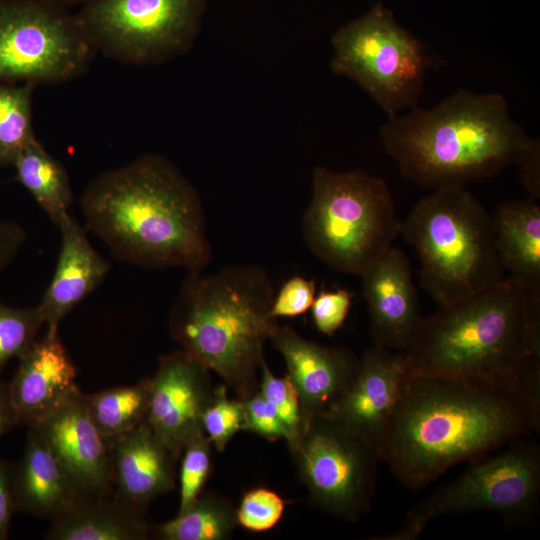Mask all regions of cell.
Segmentation results:
<instances>
[{"label": "cell", "mask_w": 540, "mask_h": 540, "mask_svg": "<svg viewBox=\"0 0 540 540\" xmlns=\"http://www.w3.org/2000/svg\"><path fill=\"white\" fill-rule=\"evenodd\" d=\"M287 366L305 418L327 414L350 383L359 357L345 347H326L277 325L270 339Z\"/></svg>", "instance_id": "obj_16"}, {"label": "cell", "mask_w": 540, "mask_h": 540, "mask_svg": "<svg viewBox=\"0 0 540 540\" xmlns=\"http://www.w3.org/2000/svg\"><path fill=\"white\" fill-rule=\"evenodd\" d=\"M379 135L401 173L433 190L496 175L533 139L511 118L504 96L466 89L388 117Z\"/></svg>", "instance_id": "obj_4"}, {"label": "cell", "mask_w": 540, "mask_h": 540, "mask_svg": "<svg viewBox=\"0 0 540 540\" xmlns=\"http://www.w3.org/2000/svg\"><path fill=\"white\" fill-rule=\"evenodd\" d=\"M400 233L417 251L421 286L439 306L501 282L492 217L464 186L434 190L419 200Z\"/></svg>", "instance_id": "obj_6"}, {"label": "cell", "mask_w": 540, "mask_h": 540, "mask_svg": "<svg viewBox=\"0 0 540 540\" xmlns=\"http://www.w3.org/2000/svg\"><path fill=\"white\" fill-rule=\"evenodd\" d=\"M408 376L403 351L374 344L359 357L350 383L327 415L379 451L381 438Z\"/></svg>", "instance_id": "obj_14"}, {"label": "cell", "mask_w": 540, "mask_h": 540, "mask_svg": "<svg viewBox=\"0 0 540 540\" xmlns=\"http://www.w3.org/2000/svg\"><path fill=\"white\" fill-rule=\"evenodd\" d=\"M331 44L333 73L357 83L388 117L418 106L430 58L383 3L341 26Z\"/></svg>", "instance_id": "obj_8"}, {"label": "cell", "mask_w": 540, "mask_h": 540, "mask_svg": "<svg viewBox=\"0 0 540 540\" xmlns=\"http://www.w3.org/2000/svg\"><path fill=\"white\" fill-rule=\"evenodd\" d=\"M15 510L53 520L85 496L78 490L36 426L12 469Z\"/></svg>", "instance_id": "obj_21"}, {"label": "cell", "mask_w": 540, "mask_h": 540, "mask_svg": "<svg viewBox=\"0 0 540 540\" xmlns=\"http://www.w3.org/2000/svg\"><path fill=\"white\" fill-rule=\"evenodd\" d=\"M284 499L266 487L247 490L236 507L238 526L251 532H265L275 527L285 511Z\"/></svg>", "instance_id": "obj_32"}, {"label": "cell", "mask_w": 540, "mask_h": 540, "mask_svg": "<svg viewBox=\"0 0 540 540\" xmlns=\"http://www.w3.org/2000/svg\"><path fill=\"white\" fill-rule=\"evenodd\" d=\"M403 353L410 375L484 379L540 399V298L504 278L439 306Z\"/></svg>", "instance_id": "obj_3"}, {"label": "cell", "mask_w": 540, "mask_h": 540, "mask_svg": "<svg viewBox=\"0 0 540 540\" xmlns=\"http://www.w3.org/2000/svg\"><path fill=\"white\" fill-rule=\"evenodd\" d=\"M353 294L345 289L322 290L310 308L317 330L333 336L344 324L352 304Z\"/></svg>", "instance_id": "obj_33"}, {"label": "cell", "mask_w": 540, "mask_h": 540, "mask_svg": "<svg viewBox=\"0 0 540 540\" xmlns=\"http://www.w3.org/2000/svg\"><path fill=\"white\" fill-rule=\"evenodd\" d=\"M311 503L343 521L355 522L370 510L379 451L336 418H309L289 448Z\"/></svg>", "instance_id": "obj_12"}, {"label": "cell", "mask_w": 540, "mask_h": 540, "mask_svg": "<svg viewBox=\"0 0 540 540\" xmlns=\"http://www.w3.org/2000/svg\"><path fill=\"white\" fill-rule=\"evenodd\" d=\"M213 446L201 433L189 441L180 454L179 510L183 512L203 493L213 471Z\"/></svg>", "instance_id": "obj_30"}, {"label": "cell", "mask_w": 540, "mask_h": 540, "mask_svg": "<svg viewBox=\"0 0 540 540\" xmlns=\"http://www.w3.org/2000/svg\"><path fill=\"white\" fill-rule=\"evenodd\" d=\"M540 399L478 378L410 375L379 445L380 459L406 488L539 431Z\"/></svg>", "instance_id": "obj_1"}, {"label": "cell", "mask_w": 540, "mask_h": 540, "mask_svg": "<svg viewBox=\"0 0 540 540\" xmlns=\"http://www.w3.org/2000/svg\"><path fill=\"white\" fill-rule=\"evenodd\" d=\"M57 227L61 236L57 264L38 305L47 329H58L110 270L109 262L91 245L85 228L73 216L67 214Z\"/></svg>", "instance_id": "obj_20"}, {"label": "cell", "mask_w": 540, "mask_h": 540, "mask_svg": "<svg viewBox=\"0 0 540 540\" xmlns=\"http://www.w3.org/2000/svg\"><path fill=\"white\" fill-rule=\"evenodd\" d=\"M491 217L504 270L529 295L540 298V207L536 199L504 202Z\"/></svg>", "instance_id": "obj_22"}, {"label": "cell", "mask_w": 540, "mask_h": 540, "mask_svg": "<svg viewBox=\"0 0 540 540\" xmlns=\"http://www.w3.org/2000/svg\"><path fill=\"white\" fill-rule=\"evenodd\" d=\"M237 526L234 504L214 492H203L173 519L152 526L151 536L160 540H226Z\"/></svg>", "instance_id": "obj_25"}, {"label": "cell", "mask_w": 540, "mask_h": 540, "mask_svg": "<svg viewBox=\"0 0 540 540\" xmlns=\"http://www.w3.org/2000/svg\"><path fill=\"white\" fill-rule=\"evenodd\" d=\"M12 469V465L0 460V540L7 538L16 511L12 493Z\"/></svg>", "instance_id": "obj_38"}, {"label": "cell", "mask_w": 540, "mask_h": 540, "mask_svg": "<svg viewBox=\"0 0 540 540\" xmlns=\"http://www.w3.org/2000/svg\"><path fill=\"white\" fill-rule=\"evenodd\" d=\"M527 437L509 442L496 454L470 461L456 480L413 506L400 529L377 539H416L429 522L447 514L488 511L511 523L529 520L540 494V450Z\"/></svg>", "instance_id": "obj_9"}, {"label": "cell", "mask_w": 540, "mask_h": 540, "mask_svg": "<svg viewBox=\"0 0 540 540\" xmlns=\"http://www.w3.org/2000/svg\"><path fill=\"white\" fill-rule=\"evenodd\" d=\"M316 295L314 280L303 276H293L274 295L270 309L273 319L280 317H297L306 313L312 306Z\"/></svg>", "instance_id": "obj_34"}, {"label": "cell", "mask_w": 540, "mask_h": 540, "mask_svg": "<svg viewBox=\"0 0 540 540\" xmlns=\"http://www.w3.org/2000/svg\"><path fill=\"white\" fill-rule=\"evenodd\" d=\"M32 83H0V166H12L36 135L32 125Z\"/></svg>", "instance_id": "obj_27"}, {"label": "cell", "mask_w": 540, "mask_h": 540, "mask_svg": "<svg viewBox=\"0 0 540 540\" xmlns=\"http://www.w3.org/2000/svg\"><path fill=\"white\" fill-rule=\"evenodd\" d=\"M45 325L39 306L15 308L0 301V370L12 358H20L36 341Z\"/></svg>", "instance_id": "obj_29"}, {"label": "cell", "mask_w": 540, "mask_h": 540, "mask_svg": "<svg viewBox=\"0 0 540 540\" xmlns=\"http://www.w3.org/2000/svg\"><path fill=\"white\" fill-rule=\"evenodd\" d=\"M34 426L40 430L85 497L110 494L112 479L108 443L90 416L83 392L76 393Z\"/></svg>", "instance_id": "obj_17"}, {"label": "cell", "mask_w": 540, "mask_h": 540, "mask_svg": "<svg viewBox=\"0 0 540 540\" xmlns=\"http://www.w3.org/2000/svg\"><path fill=\"white\" fill-rule=\"evenodd\" d=\"M49 540H145L152 525L114 496L84 497L54 518Z\"/></svg>", "instance_id": "obj_23"}, {"label": "cell", "mask_w": 540, "mask_h": 540, "mask_svg": "<svg viewBox=\"0 0 540 540\" xmlns=\"http://www.w3.org/2000/svg\"><path fill=\"white\" fill-rule=\"evenodd\" d=\"M26 239L27 233L19 223L0 221V275L14 262Z\"/></svg>", "instance_id": "obj_36"}, {"label": "cell", "mask_w": 540, "mask_h": 540, "mask_svg": "<svg viewBox=\"0 0 540 540\" xmlns=\"http://www.w3.org/2000/svg\"><path fill=\"white\" fill-rule=\"evenodd\" d=\"M150 380L145 422L180 458L185 445L203 433L202 415L214 393L210 370L179 350L160 357Z\"/></svg>", "instance_id": "obj_13"}, {"label": "cell", "mask_w": 540, "mask_h": 540, "mask_svg": "<svg viewBox=\"0 0 540 540\" xmlns=\"http://www.w3.org/2000/svg\"><path fill=\"white\" fill-rule=\"evenodd\" d=\"M539 158V140L533 138L530 145L516 163L519 165L522 183L529 192L530 197L534 199L540 197Z\"/></svg>", "instance_id": "obj_37"}, {"label": "cell", "mask_w": 540, "mask_h": 540, "mask_svg": "<svg viewBox=\"0 0 540 540\" xmlns=\"http://www.w3.org/2000/svg\"><path fill=\"white\" fill-rule=\"evenodd\" d=\"M400 230L385 180L361 169H314L302 234L309 250L327 266L360 275L393 246Z\"/></svg>", "instance_id": "obj_7"}, {"label": "cell", "mask_w": 540, "mask_h": 540, "mask_svg": "<svg viewBox=\"0 0 540 540\" xmlns=\"http://www.w3.org/2000/svg\"><path fill=\"white\" fill-rule=\"evenodd\" d=\"M274 295L258 265L189 272L170 310V335L244 400L258 390L264 346L278 325L270 315Z\"/></svg>", "instance_id": "obj_5"}, {"label": "cell", "mask_w": 540, "mask_h": 540, "mask_svg": "<svg viewBox=\"0 0 540 540\" xmlns=\"http://www.w3.org/2000/svg\"><path fill=\"white\" fill-rule=\"evenodd\" d=\"M37 1L64 7L67 4H71L75 2H84L85 0H37Z\"/></svg>", "instance_id": "obj_40"}, {"label": "cell", "mask_w": 540, "mask_h": 540, "mask_svg": "<svg viewBox=\"0 0 540 540\" xmlns=\"http://www.w3.org/2000/svg\"><path fill=\"white\" fill-rule=\"evenodd\" d=\"M95 52L64 7L0 0V83L66 82L85 72Z\"/></svg>", "instance_id": "obj_11"}, {"label": "cell", "mask_w": 540, "mask_h": 540, "mask_svg": "<svg viewBox=\"0 0 540 540\" xmlns=\"http://www.w3.org/2000/svg\"><path fill=\"white\" fill-rule=\"evenodd\" d=\"M107 443L113 496L122 503L145 513L154 499L176 487L179 458L145 421Z\"/></svg>", "instance_id": "obj_19"}, {"label": "cell", "mask_w": 540, "mask_h": 540, "mask_svg": "<svg viewBox=\"0 0 540 540\" xmlns=\"http://www.w3.org/2000/svg\"><path fill=\"white\" fill-rule=\"evenodd\" d=\"M208 0H85L75 15L96 51L130 65H156L191 50Z\"/></svg>", "instance_id": "obj_10"}, {"label": "cell", "mask_w": 540, "mask_h": 540, "mask_svg": "<svg viewBox=\"0 0 540 540\" xmlns=\"http://www.w3.org/2000/svg\"><path fill=\"white\" fill-rule=\"evenodd\" d=\"M19 425L8 384L0 380V437Z\"/></svg>", "instance_id": "obj_39"}, {"label": "cell", "mask_w": 540, "mask_h": 540, "mask_svg": "<svg viewBox=\"0 0 540 540\" xmlns=\"http://www.w3.org/2000/svg\"><path fill=\"white\" fill-rule=\"evenodd\" d=\"M12 167L16 180L57 226L69 214L73 202L72 187L64 165L35 138L19 153Z\"/></svg>", "instance_id": "obj_24"}, {"label": "cell", "mask_w": 540, "mask_h": 540, "mask_svg": "<svg viewBox=\"0 0 540 540\" xmlns=\"http://www.w3.org/2000/svg\"><path fill=\"white\" fill-rule=\"evenodd\" d=\"M151 380L115 387L94 394H85L92 420L106 439L121 435L146 419L150 400Z\"/></svg>", "instance_id": "obj_26"}, {"label": "cell", "mask_w": 540, "mask_h": 540, "mask_svg": "<svg viewBox=\"0 0 540 540\" xmlns=\"http://www.w3.org/2000/svg\"><path fill=\"white\" fill-rule=\"evenodd\" d=\"M244 428L242 400L229 398L225 384L214 388L202 415V430L213 448L218 452L224 451L232 438Z\"/></svg>", "instance_id": "obj_31"}, {"label": "cell", "mask_w": 540, "mask_h": 540, "mask_svg": "<svg viewBox=\"0 0 540 540\" xmlns=\"http://www.w3.org/2000/svg\"><path fill=\"white\" fill-rule=\"evenodd\" d=\"M260 371L261 381L258 390L274 407L285 430V441L288 448H291L299 440L307 422L297 392L289 377L287 375L284 377L274 375L265 359L261 364Z\"/></svg>", "instance_id": "obj_28"}, {"label": "cell", "mask_w": 540, "mask_h": 540, "mask_svg": "<svg viewBox=\"0 0 540 540\" xmlns=\"http://www.w3.org/2000/svg\"><path fill=\"white\" fill-rule=\"evenodd\" d=\"M80 204L86 228L119 261L197 272L211 260L200 196L162 155L144 154L102 172L85 188Z\"/></svg>", "instance_id": "obj_2"}, {"label": "cell", "mask_w": 540, "mask_h": 540, "mask_svg": "<svg viewBox=\"0 0 540 540\" xmlns=\"http://www.w3.org/2000/svg\"><path fill=\"white\" fill-rule=\"evenodd\" d=\"M77 369L65 349L58 329H47L19 358L8 384L19 425L42 422L80 391Z\"/></svg>", "instance_id": "obj_18"}, {"label": "cell", "mask_w": 540, "mask_h": 540, "mask_svg": "<svg viewBox=\"0 0 540 540\" xmlns=\"http://www.w3.org/2000/svg\"><path fill=\"white\" fill-rule=\"evenodd\" d=\"M359 276L374 344L407 350L423 321L409 258L392 246Z\"/></svg>", "instance_id": "obj_15"}, {"label": "cell", "mask_w": 540, "mask_h": 540, "mask_svg": "<svg viewBox=\"0 0 540 540\" xmlns=\"http://www.w3.org/2000/svg\"><path fill=\"white\" fill-rule=\"evenodd\" d=\"M245 418L244 431L255 433L268 441L285 439L284 427L274 407L259 390L242 400Z\"/></svg>", "instance_id": "obj_35"}]
</instances>
